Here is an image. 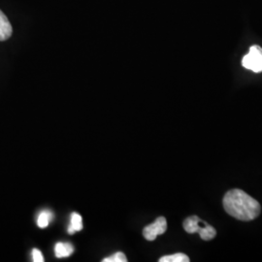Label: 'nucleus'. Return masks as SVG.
<instances>
[{"mask_svg": "<svg viewBox=\"0 0 262 262\" xmlns=\"http://www.w3.org/2000/svg\"><path fill=\"white\" fill-rule=\"evenodd\" d=\"M223 203L228 215L243 222L253 221L261 212V207L258 201L239 188L227 191Z\"/></svg>", "mask_w": 262, "mask_h": 262, "instance_id": "f257e3e1", "label": "nucleus"}, {"mask_svg": "<svg viewBox=\"0 0 262 262\" xmlns=\"http://www.w3.org/2000/svg\"><path fill=\"white\" fill-rule=\"evenodd\" d=\"M184 229L189 234L199 233L202 240H213L216 235V230L212 225H207L202 222L197 215H191L184 221Z\"/></svg>", "mask_w": 262, "mask_h": 262, "instance_id": "f03ea898", "label": "nucleus"}, {"mask_svg": "<svg viewBox=\"0 0 262 262\" xmlns=\"http://www.w3.org/2000/svg\"><path fill=\"white\" fill-rule=\"evenodd\" d=\"M242 66L254 73L262 72V48L257 45L252 46L249 54L244 56Z\"/></svg>", "mask_w": 262, "mask_h": 262, "instance_id": "7ed1b4c3", "label": "nucleus"}, {"mask_svg": "<svg viewBox=\"0 0 262 262\" xmlns=\"http://www.w3.org/2000/svg\"><path fill=\"white\" fill-rule=\"evenodd\" d=\"M167 230V222L166 219L163 216H159L154 224L147 225L144 230L143 235L146 240L154 241L159 235L164 234Z\"/></svg>", "mask_w": 262, "mask_h": 262, "instance_id": "20e7f679", "label": "nucleus"}, {"mask_svg": "<svg viewBox=\"0 0 262 262\" xmlns=\"http://www.w3.org/2000/svg\"><path fill=\"white\" fill-rule=\"evenodd\" d=\"M13 34V28L6 15L0 10V41L8 40Z\"/></svg>", "mask_w": 262, "mask_h": 262, "instance_id": "39448f33", "label": "nucleus"}, {"mask_svg": "<svg viewBox=\"0 0 262 262\" xmlns=\"http://www.w3.org/2000/svg\"><path fill=\"white\" fill-rule=\"evenodd\" d=\"M74 252V248L70 243H57L55 247L56 257H68Z\"/></svg>", "mask_w": 262, "mask_h": 262, "instance_id": "423d86ee", "label": "nucleus"}, {"mask_svg": "<svg viewBox=\"0 0 262 262\" xmlns=\"http://www.w3.org/2000/svg\"><path fill=\"white\" fill-rule=\"evenodd\" d=\"M83 229V219L82 216L77 214V213H73L71 215V222L70 225L68 227V233L69 234H74L77 231H81Z\"/></svg>", "mask_w": 262, "mask_h": 262, "instance_id": "0eeeda50", "label": "nucleus"}, {"mask_svg": "<svg viewBox=\"0 0 262 262\" xmlns=\"http://www.w3.org/2000/svg\"><path fill=\"white\" fill-rule=\"evenodd\" d=\"M189 258L187 254L185 253H178L171 254V255H165L159 258V262H188Z\"/></svg>", "mask_w": 262, "mask_h": 262, "instance_id": "6e6552de", "label": "nucleus"}, {"mask_svg": "<svg viewBox=\"0 0 262 262\" xmlns=\"http://www.w3.org/2000/svg\"><path fill=\"white\" fill-rule=\"evenodd\" d=\"M53 220V214L49 211H43L38 215L37 225L40 228H46Z\"/></svg>", "mask_w": 262, "mask_h": 262, "instance_id": "1a4fd4ad", "label": "nucleus"}, {"mask_svg": "<svg viewBox=\"0 0 262 262\" xmlns=\"http://www.w3.org/2000/svg\"><path fill=\"white\" fill-rule=\"evenodd\" d=\"M127 261V258L125 256V254L123 253H116L115 254H113L112 256H109V257H106L104 258L103 262H126Z\"/></svg>", "mask_w": 262, "mask_h": 262, "instance_id": "9d476101", "label": "nucleus"}, {"mask_svg": "<svg viewBox=\"0 0 262 262\" xmlns=\"http://www.w3.org/2000/svg\"><path fill=\"white\" fill-rule=\"evenodd\" d=\"M32 258H33V261L34 262H44V260H45L43 254L37 249H34L32 251Z\"/></svg>", "mask_w": 262, "mask_h": 262, "instance_id": "9b49d317", "label": "nucleus"}]
</instances>
